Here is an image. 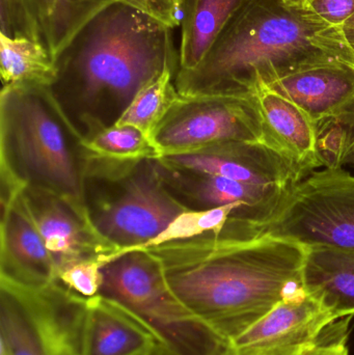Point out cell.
<instances>
[{"label": "cell", "instance_id": "6da1fadb", "mask_svg": "<svg viewBox=\"0 0 354 355\" xmlns=\"http://www.w3.org/2000/svg\"><path fill=\"white\" fill-rule=\"evenodd\" d=\"M145 248L177 298L231 342L303 286L307 246L290 240L239 239L222 229Z\"/></svg>", "mask_w": 354, "mask_h": 355}, {"label": "cell", "instance_id": "7a4b0ae2", "mask_svg": "<svg viewBox=\"0 0 354 355\" xmlns=\"http://www.w3.org/2000/svg\"><path fill=\"white\" fill-rule=\"evenodd\" d=\"M172 28L116 1L91 19L55 60L48 93L82 143L114 126L137 94L179 69Z\"/></svg>", "mask_w": 354, "mask_h": 355}, {"label": "cell", "instance_id": "3957f363", "mask_svg": "<svg viewBox=\"0 0 354 355\" xmlns=\"http://www.w3.org/2000/svg\"><path fill=\"white\" fill-rule=\"evenodd\" d=\"M354 66L343 28L333 26L295 0H247L229 21L203 62L177 72L185 97L249 95L283 73L322 56Z\"/></svg>", "mask_w": 354, "mask_h": 355}, {"label": "cell", "instance_id": "277c9868", "mask_svg": "<svg viewBox=\"0 0 354 355\" xmlns=\"http://www.w3.org/2000/svg\"><path fill=\"white\" fill-rule=\"evenodd\" d=\"M87 152L47 87L10 85L0 95L1 200L24 188L60 194L85 208Z\"/></svg>", "mask_w": 354, "mask_h": 355}, {"label": "cell", "instance_id": "5b68a950", "mask_svg": "<svg viewBox=\"0 0 354 355\" xmlns=\"http://www.w3.org/2000/svg\"><path fill=\"white\" fill-rule=\"evenodd\" d=\"M82 200L96 231L118 252L145 245L187 211L164 187L156 159H112L89 152Z\"/></svg>", "mask_w": 354, "mask_h": 355}, {"label": "cell", "instance_id": "8992f818", "mask_svg": "<svg viewBox=\"0 0 354 355\" xmlns=\"http://www.w3.org/2000/svg\"><path fill=\"white\" fill-rule=\"evenodd\" d=\"M98 295L143 322L177 355H236L232 342L195 317L172 293L159 261L145 248L112 256Z\"/></svg>", "mask_w": 354, "mask_h": 355}, {"label": "cell", "instance_id": "52a82bcc", "mask_svg": "<svg viewBox=\"0 0 354 355\" xmlns=\"http://www.w3.org/2000/svg\"><path fill=\"white\" fill-rule=\"evenodd\" d=\"M87 308L57 281L28 289L0 279V355H85Z\"/></svg>", "mask_w": 354, "mask_h": 355}, {"label": "cell", "instance_id": "ba28073f", "mask_svg": "<svg viewBox=\"0 0 354 355\" xmlns=\"http://www.w3.org/2000/svg\"><path fill=\"white\" fill-rule=\"evenodd\" d=\"M245 234L354 250V176L343 168L313 171L289 186L270 218L247 225Z\"/></svg>", "mask_w": 354, "mask_h": 355}, {"label": "cell", "instance_id": "9c48e42d", "mask_svg": "<svg viewBox=\"0 0 354 355\" xmlns=\"http://www.w3.org/2000/svg\"><path fill=\"white\" fill-rule=\"evenodd\" d=\"M152 139L161 156L230 141L270 146L256 94L179 95Z\"/></svg>", "mask_w": 354, "mask_h": 355}, {"label": "cell", "instance_id": "30bf717a", "mask_svg": "<svg viewBox=\"0 0 354 355\" xmlns=\"http://www.w3.org/2000/svg\"><path fill=\"white\" fill-rule=\"evenodd\" d=\"M336 322L303 286L232 342L236 355H308Z\"/></svg>", "mask_w": 354, "mask_h": 355}, {"label": "cell", "instance_id": "8fae6325", "mask_svg": "<svg viewBox=\"0 0 354 355\" xmlns=\"http://www.w3.org/2000/svg\"><path fill=\"white\" fill-rule=\"evenodd\" d=\"M27 212L45 241L58 270L78 261H107L118 250L91 225L85 209L60 194L24 188L20 192Z\"/></svg>", "mask_w": 354, "mask_h": 355}, {"label": "cell", "instance_id": "7c38bea8", "mask_svg": "<svg viewBox=\"0 0 354 355\" xmlns=\"http://www.w3.org/2000/svg\"><path fill=\"white\" fill-rule=\"evenodd\" d=\"M159 160L172 168L260 185L288 186L303 178L297 166L280 151L255 141L218 144L166 154Z\"/></svg>", "mask_w": 354, "mask_h": 355}, {"label": "cell", "instance_id": "4fadbf2b", "mask_svg": "<svg viewBox=\"0 0 354 355\" xmlns=\"http://www.w3.org/2000/svg\"><path fill=\"white\" fill-rule=\"evenodd\" d=\"M156 168L164 187L187 210H209L227 205H242L259 217V223L274 215L290 186L245 183L172 168L159 159H156Z\"/></svg>", "mask_w": 354, "mask_h": 355}, {"label": "cell", "instance_id": "5bb4252c", "mask_svg": "<svg viewBox=\"0 0 354 355\" xmlns=\"http://www.w3.org/2000/svg\"><path fill=\"white\" fill-rule=\"evenodd\" d=\"M267 85L299 106L314 123L354 110V66L336 56L303 62Z\"/></svg>", "mask_w": 354, "mask_h": 355}, {"label": "cell", "instance_id": "9a60e30c", "mask_svg": "<svg viewBox=\"0 0 354 355\" xmlns=\"http://www.w3.org/2000/svg\"><path fill=\"white\" fill-rule=\"evenodd\" d=\"M0 279L28 289L56 282V266L20 193L1 200Z\"/></svg>", "mask_w": 354, "mask_h": 355}, {"label": "cell", "instance_id": "2e32d148", "mask_svg": "<svg viewBox=\"0 0 354 355\" xmlns=\"http://www.w3.org/2000/svg\"><path fill=\"white\" fill-rule=\"evenodd\" d=\"M255 94L269 145L290 159L303 177L321 168L315 123L307 112L264 83H258Z\"/></svg>", "mask_w": 354, "mask_h": 355}, {"label": "cell", "instance_id": "e0dca14e", "mask_svg": "<svg viewBox=\"0 0 354 355\" xmlns=\"http://www.w3.org/2000/svg\"><path fill=\"white\" fill-rule=\"evenodd\" d=\"M161 342L128 311L97 295L87 298L85 355H139Z\"/></svg>", "mask_w": 354, "mask_h": 355}, {"label": "cell", "instance_id": "ac0fdd59", "mask_svg": "<svg viewBox=\"0 0 354 355\" xmlns=\"http://www.w3.org/2000/svg\"><path fill=\"white\" fill-rule=\"evenodd\" d=\"M303 286L335 320L354 316V250L307 248Z\"/></svg>", "mask_w": 354, "mask_h": 355}, {"label": "cell", "instance_id": "d6986e66", "mask_svg": "<svg viewBox=\"0 0 354 355\" xmlns=\"http://www.w3.org/2000/svg\"><path fill=\"white\" fill-rule=\"evenodd\" d=\"M37 42L53 60L100 12L116 0H22Z\"/></svg>", "mask_w": 354, "mask_h": 355}, {"label": "cell", "instance_id": "ffe728a7", "mask_svg": "<svg viewBox=\"0 0 354 355\" xmlns=\"http://www.w3.org/2000/svg\"><path fill=\"white\" fill-rule=\"evenodd\" d=\"M247 0H184L178 72L197 68Z\"/></svg>", "mask_w": 354, "mask_h": 355}, {"label": "cell", "instance_id": "44dd1931", "mask_svg": "<svg viewBox=\"0 0 354 355\" xmlns=\"http://www.w3.org/2000/svg\"><path fill=\"white\" fill-rule=\"evenodd\" d=\"M55 72V60L43 44L0 33V73L3 87H48Z\"/></svg>", "mask_w": 354, "mask_h": 355}, {"label": "cell", "instance_id": "7402d4cb", "mask_svg": "<svg viewBox=\"0 0 354 355\" xmlns=\"http://www.w3.org/2000/svg\"><path fill=\"white\" fill-rule=\"evenodd\" d=\"M178 71L166 69L141 89L116 125L132 126L151 137L178 97L175 77Z\"/></svg>", "mask_w": 354, "mask_h": 355}, {"label": "cell", "instance_id": "603a6c76", "mask_svg": "<svg viewBox=\"0 0 354 355\" xmlns=\"http://www.w3.org/2000/svg\"><path fill=\"white\" fill-rule=\"evenodd\" d=\"M91 155L112 159H159V149L151 137L132 126L114 125L83 143Z\"/></svg>", "mask_w": 354, "mask_h": 355}, {"label": "cell", "instance_id": "cb8c5ba5", "mask_svg": "<svg viewBox=\"0 0 354 355\" xmlns=\"http://www.w3.org/2000/svg\"><path fill=\"white\" fill-rule=\"evenodd\" d=\"M316 148L321 166L348 164L354 146V110L315 122Z\"/></svg>", "mask_w": 354, "mask_h": 355}, {"label": "cell", "instance_id": "d4e9b609", "mask_svg": "<svg viewBox=\"0 0 354 355\" xmlns=\"http://www.w3.org/2000/svg\"><path fill=\"white\" fill-rule=\"evenodd\" d=\"M104 263L100 259H89L67 265L58 270L56 281L82 297H94L101 289Z\"/></svg>", "mask_w": 354, "mask_h": 355}, {"label": "cell", "instance_id": "484cf974", "mask_svg": "<svg viewBox=\"0 0 354 355\" xmlns=\"http://www.w3.org/2000/svg\"><path fill=\"white\" fill-rule=\"evenodd\" d=\"M301 8L309 10L328 24L343 28L344 23L354 14V0H295Z\"/></svg>", "mask_w": 354, "mask_h": 355}, {"label": "cell", "instance_id": "4316f807", "mask_svg": "<svg viewBox=\"0 0 354 355\" xmlns=\"http://www.w3.org/2000/svg\"><path fill=\"white\" fill-rule=\"evenodd\" d=\"M133 6L161 21L170 28L181 26L184 0H116Z\"/></svg>", "mask_w": 354, "mask_h": 355}, {"label": "cell", "instance_id": "83f0119b", "mask_svg": "<svg viewBox=\"0 0 354 355\" xmlns=\"http://www.w3.org/2000/svg\"><path fill=\"white\" fill-rule=\"evenodd\" d=\"M334 327L326 333L321 343L308 355H349L346 346V325Z\"/></svg>", "mask_w": 354, "mask_h": 355}, {"label": "cell", "instance_id": "f1b7e54d", "mask_svg": "<svg viewBox=\"0 0 354 355\" xmlns=\"http://www.w3.org/2000/svg\"><path fill=\"white\" fill-rule=\"evenodd\" d=\"M343 33H344L347 45L354 55V14L343 25Z\"/></svg>", "mask_w": 354, "mask_h": 355}, {"label": "cell", "instance_id": "f546056e", "mask_svg": "<svg viewBox=\"0 0 354 355\" xmlns=\"http://www.w3.org/2000/svg\"><path fill=\"white\" fill-rule=\"evenodd\" d=\"M139 355H177L175 354L174 352H170L168 348H166V346L162 343L158 344L155 347L152 348L149 352H145V354H141Z\"/></svg>", "mask_w": 354, "mask_h": 355}, {"label": "cell", "instance_id": "4dcf8cb0", "mask_svg": "<svg viewBox=\"0 0 354 355\" xmlns=\"http://www.w3.org/2000/svg\"><path fill=\"white\" fill-rule=\"evenodd\" d=\"M348 164H353L354 166V146L353 148V151H351V157H349Z\"/></svg>", "mask_w": 354, "mask_h": 355}]
</instances>
